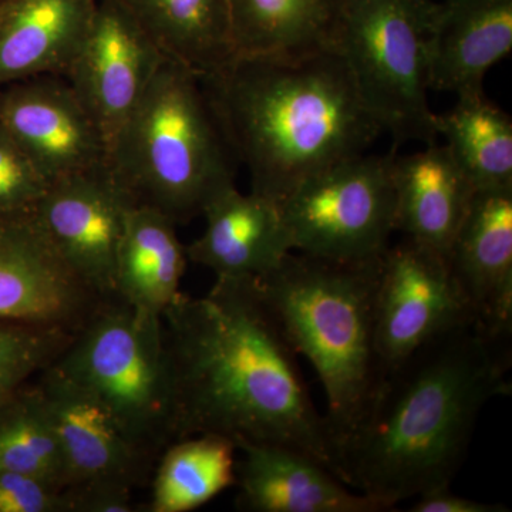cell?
<instances>
[{"label": "cell", "mask_w": 512, "mask_h": 512, "mask_svg": "<svg viewBox=\"0 0 512 512\" xmlns=\"http://www.w3.org/2000/svg\"><path fill=\"white\" fill-rule=\"evenodd\" d=\"M394 153L320 171L279 202L293 252L338 262L382 258L394 228Z\"/></svg>", "instance_id": "cell-8"}, {"label": "cell", "mask_w": 512, "mask_h": 512, "mask_svg": "<svg viewBox=\"0 0 512 512\" xmlns=\"http://www.w3.org/2000/svg\"><path fill=\"white\" fill-rule=\"evenodd\" d=\"M0 126L50 183L109 168L99 127L63 76L32 77L0 87Z\"/></svg>", "instance_id": "cell-13"}, {"label": "cell", "mask_w": 512, "mask_h": 512, "mask_svg": "<svg viewBox=\"0 0 512 512\" xmlns=\"http://www.w3.org/2000/svg\"><path fill=\"white\" fill-rule=\"evenodd\" d=\"M187 247L163 212L136 205L128 214L114 268L117 301L163 318L180 293Z\"/></svg>", "instance_id": "cell-21"}, {"label": "cell", "mask_w": 512, "mask_h": 512, "mask_svg": "<svg viewBox=\"0 0 512 512\" xmlns=\"http://www.w3.org/2000/svg\"><path fill=\"white\" fill-rule=\"evenodd\" d=\"M164 59L116 0H97L86 36L63 77L99 127L107 157Z\"/></svg>", "instance_id": "cell-11"}, {"label": "cell", "mask_w": 512, "mask_h": 512, "mask_svg": "<svg viewBox=\"0 0 512 512\" xmlns=\"http://www.w3.org/2000/svg\"><path fill=\"white\" fill-rule=\"evenodd\" d=\"M50 185L35 161L0 126V212L35 210Z\"/></svg>", "instance_id": "cell-28"}, {"label": "cell", "mask_w": 512, "mask_h": 512, "mask_svg": "<svg viewBox=\"0 0 512 512\" xmlns=\"http://www.w3.org/2000/svg\"><path fill=\"white\" fill-rule=\"evenodd\" d=\"M346 0H229L237 55L336 49Z\"/></svg>", "instance_id": "cell-23"}, {"label": "cell", "mask_w": 512, "mask_h": 512, "mask_svg": "<svg viewBox=\"0 0 512 512\" xmlns=\"http://www.w3.org/2000/svg\"><path fill=\"white\" fill-rule=\"evenodd\" d=\"M97 0H5L0 5V87L64 76Z\"/></svg>", "instance_id": "cell-20"}, {"label": "cell", "mask_w": 512, "mask_h": 512, "mask_svg": "<svg viewBox=\"0 0 512 512\" xmlns=\"http://www.w3.org/2000/svg\"><path fill=\"white\" fill-rule=\"evenodd\" d=\"M202 217L205 229L188 245V261L215 278H259L293 251L281 204L264 195L229 188Z\"/></svg>", "instance_id": "cell-17"}, {"label": "cell", "mask_w": 512, "mask_h": 512, "mask_svg": "<svg viewBox=\"0 0 512 512\" xmlns=\"http://www.w3.org/2000/svg\"><path fill=\"white\" fill-rule=\"evenodd\" d=\"M437 114L444 146L477 191L512 188V120L484 92L461 94Z\"/></svg>", "instance_id": "cell-25"}, {"label": "cell", "mask_w": 512, "mask_h": 512, "mask_svg": "<svg viewBox=\"0 0 512 512\" xmlns=\"http://www.w3.org/2000/svg\"><path fill=\"white\" fill-rule=\"evenodd\" d=\"M512 50V0L437 3L429 43L430 89L484 92L485 74Z\"/></svg>", "instance_id": "cell-18"}, {"label": "cell", "mask_w": 512, "mask_h": 512, "mask_svg": "<svg viewBox=\"0 0 512 512\" xmlns=\"http://www.w3.org/2000/svg\"><path fill=\"white\" fill-rule=\"evenodd\" d=\"M511 359V339L470 319L390 367L336 448L339 480L387 511L451 487L485 404L511 393Z\"/></svg>", "instance_id": "cell-2"}, {"label": "cell", "mask_w": 512, "mask_h": 512, "mask_svg": "<svg viewBox=\"0 0 512 512\" xmlns=\"http://www.w3.org/2000/svg\"><path fill=\"white\" fill-rule=\"evenodd\" d=\"M380 261H329L292 251L256 278L289 345L318 373L335 451L365 416L384 376L376 345Z\"/></svg>", "instance_id": "cell-4"}, {"label": "cell", "mask_w": 512, "mask_h": 512, "mask_svg": "<svg viewBox=\"0 0 512 512\" xmlns=\"http://www.w3.org/2000/svg\"><path fill=\"white\" fill-rule=\"evenodd\" d=\"M109 168L50 185L35 214L53 247L104 302L117 301L114 268L128 214L136 207Z\"/></svg>", "instance_id": "cell-12"}, {"label": "cell", "mask_w": 512, "mask_h": 512, "mask_svg": "<svg viewBox=\"0 0 512 512\" xmlns=\"http://www.w3.org/2000/svg\"><path fill=\"white\" fill-rule=\"evenodd\" d=\"M474 318L447 256L404 237L380 261L376 345L384 373L441 333Z\"/></svg>", "instance_id": "cell-9"}, {"label": "cell", "mask_w": 512, "mask_h": 512, "mask_svg": "<svg viewBox=\"0 0 512 512\" xmlns=\"http://www.w3.org/2000/svg\"><path fill=\"white\" fill-rule=\"evenodd\" d=\"M67 468V485L120 481L146 483L153 461L127 439L110 410L82 384L50 365L37 376Z\"/></svg>", "instance_id": "cell-14"}, {"label": "cell", "mask_w": 512, "mask_h": 512, "mask_svg": "<svg viewBox=\"0 0 512 512\" xmlns=\"http://www.w3.org/2000/svg\"><path fill=\"white\" fill-rule=\"evenodd\" d=\"M103 303L63 261L35 210L0 212V322L74 335Z\"/></svg>", "instance_id": "cell-10"}, {"label": "cell", "mask_w": 512, "mask_h": 512, "mask_svg": "<svg viewBox=\"0 0 512 512\" xmlns=\"http://www.w3.org/2000/svg\"><path fill=\"white\" fill-rule=\"evenodd\" d=\"M238 446L218 434L175 440L158 457L150 512L197 510L237 484Z\"/></svg>", "instance_id": "cell-24"}, {"label": "cell", "mask_w": 512, "mask_h": 512, "mask_svg": "<svg viewBox=\"0 0 512 512\" xmlns=\"http://www.w3.org/2000/svg\"><path fill=\"white\" fill-rule=\"evenodd\" d=\"M410 512H508L507 505L481 503L451 491V487L439 488L414 498Z\"/></svg>", "instance_id": "cell-31"}, {"label": "cell", "mask_w": 512, "mask_h": 512, "mask_svg": "<svg viewBox=\"0 0 512 512\" xmlns=\"http://www.w3.org/2000/svg\"><path fill=\"white\" fill-rule=\"evenodd\" d=\"M474 318L512 336V188L476 191L447 254Z\"/></svg>", "instance_id": "cell-15"}, {"label": "cell", "mask_w": 512, "mask_h": 512, "mask_svg": "<svg viewBox=\"0 0 512 512\" xmlns=\"http://www.w3.org/2000/svg\"><path fill=\"white\" fill-rule=\"evenodd\" d=\"M433 0H346L338 37L357 92L396 143H436L429 103Z\"/></svg>", "instance_id": "cell-7"}, {"label": "cell", "mask_w": 512, "mask_h": 512, "mask_svg": "<svg viewBox=\"0 0 512 512\" xmlns=\"http://www.w3.org/2000/svg\"><path fill=\"white\" fill-rule=\"evenodd\" d=\"M394 228L447 256L476 188L446 146L393 160Z\"/></svg>", "instance_id": "cell-19"}, {"label": "cell", "mask_w": 512, "mask_h": 512, "mask_svg": "<svg viewBox=\"0 0 512 512\" xmlns=\"http://www.w3.org/2000/svg\"><path fill=\"white\" fill-rule=\"evenodd\" d=\"M53 365L100 400L130 443L156 463L177 440V406L163 318L104 302Z\"/></svg>", "instance_id": "cell-6"}, {"label": "cell", "mask_w": 512, "mask_h": 512, "mask_svg": "<svg viewBox=\"0 0 512 512\" xmlns=\"http://www.w3.org/2000/svg\"><path fill=\"white\" fill-rule=\"evenodd\" d=\"M163 326L177 440L210 433L237 446L279 444L338 477L328 423L256 278H217L202 298L178 293L164 312Z\"/></svg>", "instance_id": "cell-1"}, {"label": "cell", "mask_w": 512, "mask_h": 512, "mask_svg": "<svg viewBox=\"0 0 512 512\" xmlns=\"http://www.w3.org/2000/svg\"><path fill=\"white\" fill-rule=\"evenodd\" d=\"M201 82L251 191L278 202L383 133L338 49L237 55Z\"/></svg>", "instance_id": "cell-3"}, {"label": "cell", "mask_w": 512, "mask_h": 512, "mask_svg": "<svg viewBox=\"0 0 512 512\" xmlns=\"http://www.w3.org/2000/svg\"><path fill=\"white\" fill-rule=\"evenodd\" d=\"M0 471L67 487L62 447L36 383H26L0 403Z\"/></svg>", "instance_id": "cell-26"}, {"label": "cell", "mask_w": 512, "mask_h": 512, "mask_svg": "<svg viewBox=\"0 0 512 512\" xmlns=\"http://www.w3.org/2000/svg\"><path fill=\"white\" fill-rule=\"evenodd\" d=\"M3 2H5V0H0V5H2Z\"/></svg>", "instance_id": "cell-32"}, {"label": "cell", "mask_w": 512, "mask_h": 512, "mask_svg": "<svg viewBox=\"0 0 512 512\" xmlns=\"http://www.w3.org/2000/svg\"><path fill=\"white\" fill-rule=\"evenodd\" d=\"M237 508L248 512H389L291 447L239 443Z\"/></svg>", "instance_id": "cell-16"}, {"label": "cell", "mask_w": 512, "mask_h": 512, "mask_svg": "<svg viewBox=\"0 0 512 512\" xmlns=\"http://www.w3.org/2000/svg\"><path fill=\"white\" fill-rule=\"evenodd\" d=\"M0 512H66L63 488L29 474L0 471Z\"/></svg>", "instance_id": "cell-29"}, {"label": "cell", "mask_w": 512, "mask_h": 512, "mask_svg": "<svg viewBox=\"0 0 512 512\" xmlns=\"http://www.w3.org/2000/svg\"><path fill=\"white\" fill-rule=\"evenodd\" d=\"M72 338L63 330L0 322V403L52 365Z\"/></svg>", "instance_id": "cell-27"}, {"label": "cell", "mask_w": 512, "mask_h": 512, "mask_svg": "<svg viewBox=\"0 0 512 512\" xmlns=\"http://www.w3.org/2000/svg\"><path fill=\"white\" fill-rule=\"evenodd\" d=\"M134 487L120 481H87L63 488L66 512H136Z\"/></svg>", "instance_id": "cell-30"}, {"label": "cell", "mask_w": 512, "mask_h": 512, "mask_svg": "<svg viewBox=\"0 0 512 512\" xmlns=\"http://www.w3.org/2000/svg\"><path fill=\"white\" fill-rule=\"evenodd\" d=\"M237 164L201 77L167 57L107 163L137 205L177 225L200 217L218 195L237 187Z\"/></svg>", "instance_id": "cell-5"}, {"label": "cell", "mask_w": 512, "mask_h": 512, "mask_svg": "<svg viewBox=\"0 0 512 512\" xmlns=\"http://www.w3.org/2000/svg\"><path fill=\"white\" fill-rule=\"evenodd\" d=\"M164 57L198 76L237 56L229 0H116Z\"/></svg>", "instance_id": "cell-22"}]
</instances>
